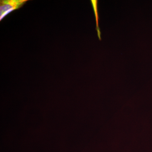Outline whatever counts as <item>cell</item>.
<instances>
[{
    "instance_id": "cell-1",
    "label": "cell",
    "mask_w": 152,
    "mask_h": 152,
    "mask_svg": "<svg viewBox=\"0 0 152 152\" xmlns=\"http://www.w3.org/2000/svg\"><path fill=\"white\" fill-rule=\"evenodd\" d=\"M26 1H2L1 4V20L12 11L19 8Z\"/></svg>"
},
{
    "instance_id": "cell-2",
    "label": "cell",
    "mask_w": 152,
    "mask_h": 152,
    "mask_svg": "<svg viewBox=\"0 0 152 152\" xmlns=\"http://www.w3.org/2000/svg\"><path fill=\"white\" fill-rule=\"evenodd\" d=\"M93 9L95 14L96 23V30L97 31L98 37L100 40H101V32L99 26V14L98 11V1H91Z\"/></svg>"
}]
</instances>
